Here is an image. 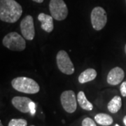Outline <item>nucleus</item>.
Instances as JSON below:
<instances>
[{
    "label": "nucleus",
    "mask_w": 126,
    "mask_h": 126,
    "mask_svg": "<svg viewBox=\"0 0 126 126\" xmlns=\"http://www.w3.org/2000/svg\"><path fill=\"white\" fill-rule=\"evenodd\" d=\"M12 104L15 108L22 113H29L30 111V105L32 101L27 97L16 96L11 100Z\"/></svg>",
    "instance_id": "nucleus-9"
},
{
    "label": "nucleus",
    "mask_w": 126,
    "mask_h": 126,
    "mask_svg": "<svg viewBox=\"0 0 126 126\" xmlns=\"http://www.w3.org/2000/svg\"><path fill=\"white\" fill-rule=\"evenodd\" d=\"M27 122L23 118H13L9 123L8 126H27Z\"/></svg>",
    "instance_id": "nucleus-16"
},
{
    "label": "nucleus",
    "mask_w": 126,
    "mask_h": 126,
    "mask_svg": "<svg viewBox=\"0 0 126 126\" xmlns=\"http://www.w3.org/2000/svg\"><path fill=\"white\" fill-rule=\"evenodd\" d=\"M97 75L96 70L93 68L87 69L85 71L81 72L79 76V82L83 84L94 80Z\"/></svg>",
    "instance_id": "nucleus-12"
},
{
    "label": "nucleus",
    "mask_w": 126,
    "mask_h": 126,
    "mask_svg": "<svg viewBox=\"0 0 126 126\" xmlns=\"http://www.w3.org/2000/svg\"><path fill=\"white\" fill-rule=\"evenodd\" d=\"M120 91L123 97H126V81H123L120 87Z\"/></svg>",
    "instance_id": "nucleus-18"
},
{
    "label": "nucleus",
    "mask_w": 126,
    "mask_h": 126,
    "mask_svg": "<svg viewBox=\"0 0 126 126\" xmlns=\"http://www.w3.org/2000/svg\"><path fill=\"white\" fill-rule=\"evenodd\" d=\"M90 20L93 29L99 31L105 27L107 22V14L102 7L97 6L92 10Z\"/></svg>",
    "instance_id": "nucleus-4"
},
{
    "label": "nucleus",
    "mask_w": 126,
    "mask_h": 126,
    "mask_svg": "<svg viewBox=\"0 0 126 126\" xmlns=\"http://www.w3.org/2000/svg\"><path fill=\"white\" fill-rule=\"evenodd\" d=\"M0 126H4L2 125V123H1V122H0Z\"/></svg>",
    "instance_id": "nucleus-22"
},
{
    "label": "nucleus",
    "mask_w": 126,
    "mask_h": 126,
    "mask_svg": "<svg viewBox=\"0 0 126 126\" xmlns=\"http://www.w3.org/2000/svg\"><path fill=\"white\" fill-rule=\"evenodd\" d=\"M82 126H97L95 122L90 118H85L81 123Z\"/></svg>",
    "instance_id": "nucleus-17"
},
{
    "label": "nucleus",
    "mask_w": 126,
    "mask_h": 126,
    "mask_svg": "<svg viewBox=\"0 0 126 126\" xmlns=\"http://www.w3.org/2000/svg\"><path fill=\"white\" fill-rule=\"evenodd\" d=\"M123 123H124V125L126 126V116H125L124 118H123Z\"/></svg>",
    "instance_id": "nucleus-20"
},
{
    "label": "nucleus",
    "mask_w": 126,
    "mask_h": 126,
    "mask_svg": "<svg viewBox=\"0 0 126 126\" xmlns=\"http://www.w3.org/2000/svg\"><path fill=\"white\" fill-rule=\"evenodd\" d=\"M77 102L79 104V106L81 107V108L84 110L91 111L93 109V104L88 100L87 97H86V94L83 91L79 92V93L77 94Z\"/></svg>",
    "instance_id": "nucleus-13"
},
{
    "label": "nucleus",
    "mask_w": 126,
    "mask_h": 126,
    "mask_svg": "<svg viewBox=\"0 0 126 126\" xmlns=\"http://www.w3.org/2000/svg\"><path fill=\"white\" fill-rule=\"evenodd\" d=\"M20 31L23 36L27 40L32 41L35 36V28L32 16L28 15L20 22Z\"/></svg>",
    "instance_id": "nucleus-8"
},
{
    "label": "nucleus",
    "mask_w": 126,
    "mask_h": 126,
    "mask_svg": "<svg viewBox=\"0 0 126 126\" xmlns=\"http://www.w3.org/2000/svg\"><path fill=\"white\" fill-rule=\"evenodd\" d=\"M2 44L6 48L13 51H23L26 48L25 39L16 32L7 34L3 38Z\"/></svg>",
    "instance_id": "nucleus-3"
},
{
    "label": "nucleus",
    "mask_w": 126,
    "mask_h": 126,
    "mask_svg": "<svg viewBox=\"0 0 126 126\" xmlns=\"http://www.w3.org/2000/svg\"><path fill=\"white\" fill-rule=\"evenodd\" d=\"M60 102L65 111L74 113L77 108V98L73 90H65L60 95Z\"/></svg>",
    "instance_id": "nucleus-7"
},
{
    "label": "nucleus",
    "mask_w": 126,
    "mask_h": 126,
    "mask_svg": "<svg viewBox=\"0 0 126 126\" xmlns=\"http://www.w3.org/2000/svg\"><path fill=\"white\" fill-rule=\"evenodd\" d=\"M125 77V72L122 68L119 67L111 69L108 73L107 81L109 85L117 86L123 81Z\"/></svg>",
    "instance_id": "nucleus-10"
},
{
    "label": "nucleus",
    "mask_w": 126,
    "mask_h": 126,
    "mask_svg": "<svg viewBox=\"0 0 126 126\" xmlns=\"http://www.w3.org/2000/svg\"><path fill=\"white\" fill-rule=\"evenodd\" d=\"M23 14L21 5L15 0H0V20L8 23L17 22Z\"/></svg>",
    "instance_id": "nucleus-1"
},
{
    "label": "nucleus",
    "mask_w": 126,
    "mask_h": 126,
    "mask_svg": "<svg viewBox=\"0 0 126 126\" xmlns=\"http://www.w3.org/2000/svg\"></svg>",
    "instance_id": "nucleus-24"
},
{
    "label": "nucleus",
    "mask_w": 126,
    "mask_h": 126,
    "mask_svg": "<svg viewBox=\"0 0 126 126\" xmlns=\"http://www.w3.org/2000/svg\"><path fill=\"white\" fill-rule=\"evenodd\" d=\"M49 10L51 16L56 20L61 21L67 17L68 8L63 0H50Z\"/></svg>",
    "instance_id": "nucleus-5"
},
{
    "label": "nucleus",
    "mask_w": 126,
    "mask_h": 126,
    "mask_svg": "<svg viewBox=\"0 0 126 126\" xmlns=\"http://www.w3.org/2000/svg\"><path fill=\"white\" fill-rule=\"evenodd\" d=\"M94 121L98 124L103 126H111L113 122V118L107 113H99L94 116Z\"/></svg>",
    "instance_id": "nucleus-15"
},
{
    "label": "nucleus",
    "mask_w": 126,
    "mask_h": 126,
    "mask_svg": "<svg viewBox=\"0 0 126 126\" xmlns=\"http://www.w3.org/2000/svg\"><path fill=\"white\" fill-rule=\"evenodd\" d=\"M125 53H126V46H125Z\"/></svg>",
    "instance_id": "nucleus-21"
},
{
    "label": "nucleus",
    "mask_w": 126,
    "mask_h": 126,
    "mask_svg": "<svg viewBox=\"0 0 126 126\" xmlns=\"http://www.w3.org/2000/svg\"><path fill=\"white\" fill-rule=\"evenodd\" d=\"M53 19L54 18L51 16L47 15L44 13H41L38 16V20L41 23V29L48 33L51 32L54 29Z\"/></svg>",
    "instance_id": "nucleus-11"
},
{
    "label": "nucleus",
    "mask_w": 126,
    "mask_h": 126,
    "mask_svg": "<svg viewBox=\"0 0 126 126\" xmlns=\"http://www.w3.org/2000/svg\"><path fill=\"white\" fill-rule=\"evenodd\" d=\"M122 107V99L120 96H115L113 97L111 101L108 103L107 109L111 113H117Z\"/></svg>",
    "instance_id": "nucleus-14"
},
{
    "label": "nucleus",
    "mask_w": 126,
    "mask_h": 126,
    "mask_svg": "<svg viewBox=\"0 0 126 126\" xmlns=\"http://www.w3.org/2000/svg\"><path fill=\"white\" fill-rule=\"evenodd\" d=\"M56 62L59 70L67 74L72 75L74 72V66L68 53L64 50H60L56 56Z\"/></svg>",
    "instance_id": "nucleus-6"
},
{
    "label": "nucleus",
    "mask_w": 126,
    "mask_h": 126,
    "mask_svg": "<svg viewBox=\"0 0 126 126\" xmlns=\"http://www.w3.org/2000/svg\"><path fill=\"white\" fill-rule=\"evenodd\" d=\"M116 126H118V125H116Z\"/></svg>",
    "instance_id": "nucleus-23"
},
{
    "label": "nucleus",
    "mask_w": 126,
    "mask_h": 126,
    "mask_svg": "<svg viewBox=\"0 0 126 126\" xmlns=\"http://www.w3.org/2000/svg\"><path fill=\"white\" fill-rule=\"evenodd\" d=\"M33 1H34V2H36V3H39V4H40V3H42L44 0H32Z\"/></svg>",
    "instance_id": "nucleus-19"
},
{
    "label": "nucleus",
    "mask_w": 126,
    "mask_h": 126,
    "mask_svg": "<svg viewBox=\"0 0 126 126\" xmlns=\"http://www.w3.org/2000/svg\"><path fill=\"white\" fill-rule=\"evenodd\" d=\"M11 86L16 90L26 94H36L40 90V86L36 81L25 77L14 79L11 81Z\"/></svg>",
    "instance_id": "nucleus-2"
},
{
    "label": "nucleus",
    "mask_w": 126,
    "mask_h": 126,
    "mask_svg": "<svg viewBox=\"0 0 126 126\" xmlns=\"http://www.w3.org/2000/svg\"></svg>",
    "instance_id": "nucleus-25"
}]
</instances>
